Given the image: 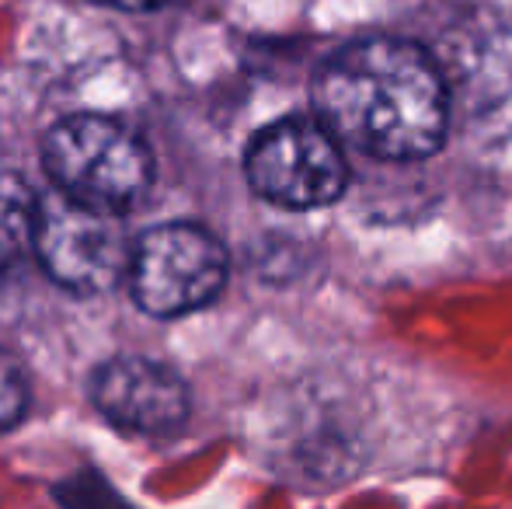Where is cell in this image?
<instances>
[{"label":"cell","mask_w":512,"mask_h":509,"mask_svg":"<svg viewBox=\"0 0 512 509\" xmlns=\"http://www.w3.org/2000/svg\"><path fill=\"white\" fill-rule=\"evenodd\" d=\"M317 123L338 143L380 161H418L443 147L450 88L436 60L405 39H359L314 77Z\"/></svg>","instance_id":"6da1fadb"},{"label":"cell","mask_w":512,"mask_h":509,"mask_svg":"<svg viewBox=\"0 0 512 509\" xmlns=\"http://www.w3.org/2000/svg\"><path fill=\"white\" fill-rule=\"evenodd\" d=\"M53 189L98 210L126 213L147 196L154 161L140 136L119 119L70 116L49 129L42 143Z\"/></svg>","instance_id":"7a4b0ae2"},{"label":"cell","mask_w":512,"mask_h":509,"mask_svg":"<svg viewBox=\"0 0 512 509\" xmlns=\"http://www.w3.org/2000/svg\"><path fill=\"white\" fill-rule=\"evenodd\" d=\"M32 252L53 283L70 293H102L129 269V234L122 213L77 203L53 189L35 199Z\"/></svg>","instance_id":"3957f363"},{"label":"cell","mask_w":512,"mask_h":509,"mask_svg":"<svg viewBox=\"0 0 512 509\" xmlns=\"http://www.w3.org/2000/svg\"><path fill=\"white\" fill-rule=\"evenodd\" d=\"M251 189L286 210H317L335 203L349 185V164L342 143L317 119H279L251 140L248 157Z\"/></svg>","instance_id":"277c9868"},{"label":"cell","mask_w":512,"mask_h":509,"mask_svg":"<svg viewBox=\"0 0 512 509\" xmlns=\"http://www.w3.org/2000/svg\"><path fill=\"white\" fill-rule=\"evenodd\" d=\"M133 300L154 318H178L206 307L227 283V252L199 224H161L129 255Z\"/></svg>","instance_id":"5b68a950"},{"label":"cell","mask_w":512,"mask_h":509,"mask_svg":"<svg viewBox=\"0 0 512 509\" xmlns=\"http://www.w3.org/2000/svg\"><path fill=\"white\" fill-rule=\"evenodd\" d=\"M95 405L115 426L133 433H171L189 415V387L175 370L147 356L108 360L95 377Z\"/></svg>","instance_id":"8992f818"},{"label":"cell","mask_w":512,"mask_h":509,"mask_svg":"<svg viewBox=\"0 0 512 509\" xmlns=\"http://www.w3.org/2000/svg\"><path fill=\"white\" fill-rule=\"evenodd\" d=\"M32 220H35V192L21 178H0V314L7 300L21 293V276L28 269L32 252Z\"/></svg>","instance_id":"52a82bcc"},{"label":"cell","mask_w":512,"mask_h":509,"mask_svg":"<svg viewBox=\"0 0 512 509\" xmlns=\"http://www.w3.org/2000/svg\"><path fill=\"white\" fill-rule=\"evenodd\" d=\"M28 408V381L21 363L0 349V429H11Z\"/></svg>","instance_id":"ba28073f"},{"label":"cell","mask_w":512,"mask_h":509,"mask_svg":"<svg viewBox=\"0 0 512 509\" xmlns=\"http://www.w3.org/2000/svg\"><path fill=\"white\" fill-rule=\"evenodd\" d=\"M102 4L122 7V11H157V7H168L175 0H102Z\"/></svg>","instance_id":"9c48e42d"}]
</instances>
